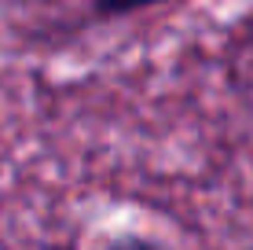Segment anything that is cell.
Wrapping results in <instances>:
<instances>
[{
  "mask_svg": "<svg viewBox=\"0 0 253 250\" xmlns=\"http://www.w3.org/2000/svg\"><path fill=\"white\" fill-rule=\"evenodd\" d=\"M99 250H172V247H165L162 239H154V236H139V232H125V236H114V239H107Z\"/></svg>",
  "mask_w": 253,
  "mask_h": 250,
  "instance_id": "7a4b0ae2",
  "label": "cell"
},
{
  "mask_svg": "<svg viewBox=\"0 0 253 250\" xmlns=\"http://www.w3.org/2000/svg\"><path fill=\"white\" fill-rule=\"evenodd\" d=\"M162 4H184V0H95V15L110 19V15H132V11H147V7H162Z\"/></svg>",
  "mask_w": 253,
  "mask_h": 250,
  "instance_id": "6da1fadb",
  "label": "cell"
}]
</instances>
